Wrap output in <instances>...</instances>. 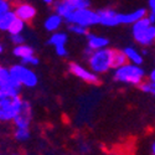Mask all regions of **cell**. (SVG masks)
I'll return each mask as SVG.
<instances>
[{"instance_id":"obj_23","label":"cell","mask_w":155,"mask_h":155,"mask_svg":"<svg viewBox=\"0 0 155 155\" xmlns=\"http://www.w3.org/2000/svg\"><path fill=\"white\" fill-rule=\"evenodd\" d=\"M26 24L28 22H25L24 20H21L20 18H18L16 20H15V22L12 24V26L10 28V30H9V35L10 34H22L24 32V30H25V26H26Z\"/></svg>"},{"instance_id":"obj_3","label":"cell","mask_w":155,"mask_h":155,"mask_svg":"<svg viewBox=\"0 0 155 155\" xmlns=\"http://www.w3.org/2000/svg\"><path fill=\"white\" fill-rule=\"evenodd\" d=\"M132 35L138 45L149 47L155 44V24L147 15L132 25Z\"/></svg>"},{"instance_id":"obj_6","label":"cell","mask_w":155,"mask_h":155,"mask_svg":"<svg viewBox=\"0 0 155 155\" xmlns=\"http://www.w3.org/2000/svg\"><path fill=\"white\" fill-rule=\"evenodd\" d=\"M66 22L78 24L89 29V28L96 26V25H99V14H98V11L91 8H82L78 10H74L66 19Z\"/></svg>"},{"instance_id":"obj_28","label":"cell","mask_w":155,"mask_h":155,"mask_svg":"<svg viewBox=\"0 0 155 155\" xmlns=\"http://www.w3.org/2000/svg\"><path fill=\"white\" fill-rule=\"evenodd\" d=\"M148 2V8H149V11L155 14V0H147Z\"/></svg>"},{"instance_id":"obj_2","label":"cell","mask_w":155,"mask_h":155,"mask_svg":"<svg viewBox=\"0 0 155 155\" xmlns=\"http://www.w3.org/2000/svg\"><path fill=\"white\" fill-rule=\"evenodd\" d=\"M113 56L114 48H110L109 46L93 50L86 56L87 66L98 74H104L113 70Z\"/></svg>"},{"instance_id":"obj_18","label":"cell","mask_w":155,"mask_h":155,"mask_svg":"<svg viewBox=\"0 0 155 155\" xmlns=\"http://www.w3.org/2000/svg\"><path fill=\"white\" fill-rule=\"evenodd\" d=\"M16 19H18V15L15 14L14 10L0 14V30L3 32H9L10 28L12 26V24L15 22Z\"/></svg>"},{"instance_id":"obj_31","label":"cell","mask_w":155,"mask_h":155,"mask_svg":"<svg viewBox=\"0 0 155 155\" xmlns=\"http://www.w3.org/2000/svg\"><path fill=\"white\" fill-rule=\"evenodd\" d=\"M150 150H151V154H153V155H155V141H154V143L151 144V148H150Z\"/></svg>"},{"instance_id":"obj_13","label":"cell","mask_w":155,"mask_h":155,"mask_svg":"<svg viewBox=\"0 0 155 155\" xmlns=\"http://www.w3.org/2000/svg\"><path fill=\"white\" fill-rule=\"evenodd\" d=\"M14 11L18 15V18H20L21 20H24L25 22H31L36 15H37V9L26 2H21L14 5Z\"/></svg>"},{"instance_id":"obj_12","label":"cell","mask_w":155,"mask_h":155,"mask_svg":"<svg viewBox=\"0 0 155 155\" xmlns=\"http://www.w3.org/2000/svg\"><path fill=\"white\" fill-rule=\"evenodd\" d=\"M99 14V25L104 28H115L119 26V12L113 8H103L98 10Z\"/></svg>"},{"instance_id":"obj_20","label":"cell","mask_w":155,"mask_h":155,"mask_svg":"<svg viewBox=\"0 0 155 155\" xmlns=\"http://www.w3.org/2000/svg\"><path fill=\"white\" fill-rule=\"evenodd\" d=\"M12 137L16 141L19 143H25L31 138V132L30 128H22V127H15L14 133H12Z\"/></svg>"},{"instance_id":"obj_7","label":"cell","mask_w":155,"mask_h":155,"mask_svg":"<svg viewBox=\"0 0 155 155\" xmlns=\"http://www.w3.org/2000/svg\"><path fill=\"white\" fill-rule=\"evenodd\" d=\"M11 74L15 77V78L22 84V87L26 88H34L37 86L38 83V78L37 74L35 73L34 70H31L30 66L24 63H14L9 67Z\"/></svg>"},{"instance_id":"obj_29","label":"cell","mask_w":155,"mask_h":155,"mask_svg":"<svg viewBox=\"0 0 155 155\" xmlns=\"http://www.w3.org/2000/svg\"><path fill=\"white\" fill-rule=\"evenodd\" d=\"M56 2H57V0H42V3L48 5V6H54L56 4Z\"/></svg>"},{"instance_id":"obj_27","label":"cell","mask_w":155,"mask_h":155,"mask_svg":"<svg viewBox=\"0 0 155 155\" xmlns=\"http://www.w3.org/2000/svg\"><path fill=\"white\" fill-rule=\"evenodd\" d=\"M20 62L24 63V64H28V66H30V67H34V66H37L40 61H38V58L36 57V55H34V56H30V57L25 58V60H21Z\"/></svg>"},{"instance_id":"obj_4","label":"cell","mask_w":155,"mask_h":155,"mask_svg":"<svg viewBox=\"0 0 155 155\" xmlns=\"http://www.w3.org/2000/svg\"><path fill=\"white\" fill-rule=\"evenodd\" d=\"M21 88L22 84L11 74L9 67H0V97L20 96Z\"/></svg>"},{"instance_id":"obj_22","label":"cell","mask_w":155,"mask_h":155,"mask_svg":"<svg viewBox=\"0 0 155 155\" xmlns=\"http://www.w3.org/2000/svg\"><path fill=\"white\" fill-rule=\"evenodd\" d=\"M67 30L77 36H87L88 35V29L82 26V25L78 24H67Z\"/></svg>"},{"instance_id":"obj_24","label":"cell","mask_w":155,"mask_h":155,"mask_svg":"<svg viewBox=\"0 0 155 155\" xmlns=\"http://www.w3.org/2000/svg\"><path fill=\"white\" fill-rule=\"evenodd\" d=\"M139 88L141 89V92H144V93H148V94H150V96H153L154 98H155V87L150 83V81H148V82H143L140 86H139Z\"/></svg>"},{"instance_id":"obj_15","label":"cell","mask_w":155,"mask_h":155,"mask_svg":"<svg viewBox=\"0 0 155 155\" xmlns=\"http://www.w3.org/2000/svg\"><path fill=\"white\" fill-rule=\"evenodd\" d=\"M66 21L64 20L63 16H61L60 14H57V12H52V14H50L45 21H44V28L47 32H56V31H60L63 22Z\"/></svg>"},{"instance_id":"obj_30","label":"cell","mask_w":155,"mask_h":155,"mask_svg":"<svg viewBox=\"0 0 155 155\" xmlns=\"http://www.w3.org/2000/svg\"><path fill=\"white\" fill-rule=\"evenodd\" d=\"M4 51H5V46H4V44L2 42V44H0V54H4Z\"/></svg>"},{"instance_id":"obj_5","label":"cell","mask_w":155,"mask_h":155,"mask_svg":"<svg viewBox=\"0 0 155 155\" xmlns=\"http://www.w3.org/2000/svg\"><path fill=\"white\" fill-rule=\"evenodd\" d=\"M24 99L16 97H0V120L6 123L12 122L22 107Z\"/></svg>"},{"instance_id":"obj_25","label":"cell","mask_w":155,"mask_h":155,"mask_svg":"<svg viewBox=\"0 0 155 155\" xmlns=\"http://www.w3.org/2000/svg\"><path fill=\"white\" fill-rule=\"evenodd\" d=\"M14 10V4L11 3V0H0V14Z\"/></svg>"},{"instance_id":"obj_11","label":"cell","mask_w":155,"mask_h":155,"mask_svg":"<svg viewBox=\"0 0 155 155\" xmlns=\"http://www.w3.org/2000/svg\"><path fill=\"white\" fill-rule=\"evenodd\" d=\"M32 118H34L32 107L30 104V102H28L26 99H24V103H22V107H21L20 112L18 113L15 119L12 120L11 123L14 124V127L30 128V125L32 123Z\"/></svg>"},{"instance_id":"obj_8","label":"cell","mask_w":155,"mask_h":155,"mask_svg":"<svg viewBox=\"0 0 155 155\" xmlns=\"http://www.w3.org/2000/svg\"><path fill=\"white\" fill-rule=\"evenodd\" d=\"M68 71L71 74L77 77L78 80L83 81L84 83H88V84L99 83V74L92 71L88 66H83V64L78 62H71L68 64Z\"/></svg>"},{"instance_id":"obj_14","label":"cell","mask_w":155,"mask_h":155,"mask_svg":"<svg viewBox=\"0 0 155 155\" xmlns=\"http://www.w3.org/2000/svg\"><path fill=\"white\" fill-rule=\"evenodd\" d=\"M148 12L149 11L145 8H139L130 12H119V24L120 25H133L138 20L147 16Z\"/></svg>"},{"instance_id":"obj_10","label":"cell","mask_w":155,"mask_h":155,"mask_svg":"<svg viewBox=\"0 0 155 155\" xmlns=\"http://www.w3.org/2000/svg\"><path fill=\"white\" fill-rule=\"evenodd\" d=\"M68 41V36L63 31H56L51 32L47 44L55 48V52L58 57H66L68 55V50L66 47V44Z\"/></svg>"},{"instance_id":"obj_26","label":"cell","mask_w":155,"mask_h":155,"mask_svg":"<svg viewBox=\"0 0 155 155\" xmlns=\"http://www.w3.org/2000/svg\"><path fill=\"white\" fill-rule=\"evenodd\" d=\"M9 38H10V42L14 45V46L25 42V36L22 34H10L9 35Z\"/></svg>"},{"instance_id":"obj_19","label":"cell","mask_w":155,"mask_h":155,"mask_svg":"<svg viewBox=\"0 0 155 155\" xmlns=\"http://www.w3.org/2000/svg\"><path fill=\"white\" fill-rule=\"evenodd\" d=\"M124 54L128 58V62H133V63H137V64H143L144 62V54L140 52L139 50H137V47L134 46H127L123 48Z\"/></svg>"},{"instance_id":"obj_21","label":"cell","mask_w":155,"mask_h":155,"mask_svg":"<svg viewBox=\"0 0 155 155\" xmlns=\"http://www.w3.org/2000/svg\"><path fill=\"white\" fill-rule=\"evenodd\" d=\"M128 62V58L124 54L123 50H114V56H113V70L118 68Z\"/></svg>"},{"instance_id":"obj_16","label":"cell","mask_w":155,"mask_h":155,"mask_svg":"<svg viewBox=\"0 0 155 155\" xmlns=\"http://www.w3.org/2000/svg\"><path fill=\"white\" fill-rule=\"evenodd\" d=\"M86 40H87V47L91 48L92 51L109 46V40L106 36H102V35L88 32V35L86 36Z\"/></svg>"},{"instance_id":"obj_17","label":"cell","mask_w":155,"mask_h":155,"mask_svg":"<svg viewBox=\"0 0 155 155\" xmlns=\"http://www.w3.org/2000/svg\"><path fill=\"white\" fill-rule=\"evenodd\" d=\"M12 55L21 61V60H25V58H28L30 56H34L35 55V50L30 45L24 42V44L14 46V48H12Z\"/></svg>"},{"instance_id":"obj_1","label":"cell","mask_w":155,"mask_h":155,"mask_svg":"<svg viewBox=\"0 0 155 155\" xmlns=\"http://www.w3.org/2000/svg\"><path fill=\"white\" fill-rule=\"evenodd\" d=\"M145 71L141 64L127 62L123 66L113 70V78L115 82L128 86H140L145 80Z\"/></svg>"},{"instance_id":"obj_9","label":"cell","mask_w":155,"mask_h":155,"mask_svg":"<svg viewBox=\"0 0 155 155\" xmlns=\"http://www.w3.org/2000/svg\"><path fill=\"white\" fill-rule=\"evenodd\" d=\"M91 6V0H57L54 10L66 20L74 10Z\"/></svg>"}]
</instances>
